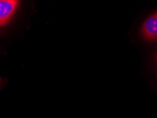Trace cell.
<instances>
[{"mask_svg":"<svg viewBox=\"0 0 157 118\" xmlns=\"http://www.w3.org/2000/svg\"><path fill=\"white\" fill-rule=\"evenodd\" d=\"M141 35L149 43H157V11L145 20L141 28Z\"/></svg>","mask_w":157,"mask_h":118,"instance_id":"6da1fadb","label":"cell"},{"mask_svg":"<svg viewBox=\"0 0 157 118\" xmlns=\"http://www.w3.org/2000/svg\"><path fill=\"white\" fill-rule=\"evenodd\" d=\"M18 3L17 0H0V26H4L10 21Z\"/></svg>","mask_w":157,"mask_h":118,"instance_id":"7a4b0ae2","label":"cell"},{"mask_svg":"<svg viewBox=\"0 0 157 118\" xmlns=\"http://www.w3.org/2000/svg\"><path fill=\"white\" fill-rule=\"evenodd\" d=\"M155 60H156V64H157V53L155 55Z\"/></svg>","mask_w":157,"mask_h":118,"instance_id":"3957f363","label":"cell"}]
</instances>
